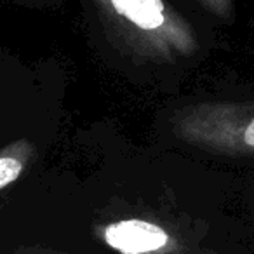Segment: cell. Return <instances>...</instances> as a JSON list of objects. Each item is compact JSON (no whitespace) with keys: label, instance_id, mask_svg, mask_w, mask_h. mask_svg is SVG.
Listing matches in <instances>:
<instances>
[{"label":"cell","instance_id":"52a82bcc","mask_svg":"<svg viewBox=\"0 0 254 254\" xmlns=\"http://www.w3.org/2000/svg\"><path fill=\"white\" fill-rule=\"evenodd\" d=\"M26 2H28V0H26Z\"/></svg>","mask_w":254,"mask_h":254},{"label":"cell","instance_id":"7a4b0ae2","mask_svg":"<svg viewBox=\"0 0 254 254\" xmlns=\"http://www.w3.org/2000/svg\"><path fill=\"white\" fill-rule=\"evenodd\" d=\"M178 138L228 157H254V101L198 103L174 119Z\"/></svg>","mask_w":254,"mask_h":254},{"label":"cell","instance_id":"5b68a950","mask_svg":"<svg viewBox=\"0 0 254 254\" xmlns=\"http://www.w3.org/2000/svg\"><path fill=\"white\" fill-rule=\"evenodd\" d=\"M197 2L219 21L230 23L233 19V0H197Z\"/></svg>","mask_w":254,"mask_h":254},{"label":"cell","instance_id":"277c9868","mask_svg":"<svg viewBox=\"0 0 254 254\" xmlns=\"http://www.w3.org/2000/svg\"><path fill=\"white\" fill-rule=\"evenodd\" d=\"M30 153H33L32 143L18 141L0 153V190L14 183L30 162Z\"/></svg>","mask_w":254,"mask_h":254},{"label":"cell","instance_id":"8992f818","mask_svg":"<svg viewBox=\"0 0 254 254\" xmlns=\"http://www.w3.org/2000/svg\"><path fill=\"white\" fill-rule=\"evenodd\" d=\"M14 254H53L49 251H39V249H30V247H23V249L16 251Z\"/></svg>","mask_w":254,"mask_h":254},{"label":"cell","instance_id":"3957f363","mask_svg":"<svg viewBox=\"0 0 254 254\" xmlns=\"http://www.w3.org/2000/svg\"><path fill=\"white\" fill-rule=\"evenodd\" d=\"M105 244L120 254H155L171 246L169 233L145 219H124L103 230Z\"/></svg>","mask_w":254,"mask_h":254},{"label":"cell","instance_id":"6da1fadb","mask_svg":"<svg viewBox=\"0 0 254 254\" xmlns=\"http://www.w3.org/2000/svg\"><path fill=\"white\" fill-rule=\"evenodd\" d=\"M106 37L150 61H176L197 54L191 23L167 0H82Z\"/></svg>","mask_w":254,"mask_h":254}]
</instances>
